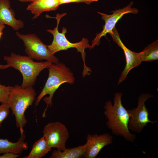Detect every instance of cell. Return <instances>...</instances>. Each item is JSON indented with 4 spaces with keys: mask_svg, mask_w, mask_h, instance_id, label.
I'll use <instances>...</instances> for the list:
<instances>
[{
    "mask_svg": "<svg viewBox=\"0 0 158 158\" xmlns=\"http://www.w3.org/2000/svg\"><path fill=\"white\" fill-rule=\"evenodd\" d=\"M12 87L2 85L0 83V102L1 104H8Z\"/></svg>",
    "mask_w": 158,
    "mask_h": 158,
    "instance_id": "18",
    "label": "cell"
},
{
    "mask_svg": "<svg viewBox=\"0 0 158 158\" xmlns=\"http://www.w3.org/2000/svg\"><path fill=\"white\" fill-rule=\"evenodd\" d=\"M48 68L49 72L48 78L35 102L36 106H38L43 97L47 95H49L48 97H45L43 99L47 104L42 114L43 118L46 117V112L48 107H51L53 96L59 87L65 83L73 84L75 81V78L72 72L62 62L52 63Z\"/></svg>",
    "mask_w": 158,
    "mask_h": 158,
    "instance_id": "2",
    "label": "cell"
},
{
    "mask_svg": "<svg viewBox=\"0 0 158 158\" xmlns=\"http://www.w3.org/2000/svg\"><path fill=\"white\" fill-rule=\"evenodd\" d=\"M133 4V2L132 1L129 5L122 9H116V10L112 11L111 12L112 13L110 15L97 12L101 15L102 19L104 21L105 24L102 30L97 34L95 37L92 40L90 49H93L96 45L98 46L99 45L101 38L105 36L107 33L111 32L118 21L124 14L128 13L136 14L138 13L139 11L137 9L131 7Z\"/></svg>",
    "mask_w": 158,
    "mask_h": 158,
    "instance_id": "9",
    "label": "cell"
},
{
    "mask_svg": "<svg viewBox=\"0 0 158 158\" xmlns=\"http://www.w3.org/2000/svg\"><path fill=\"white\" fill-rule=\"evenodd\" d=\"M17 37L23 42L25 51L28 56L32 59L45 60L52 63L59 62L58 59L51 54L47 45L42 41L35 34H21L17 32Z\"/></svg>",
    "mask_w": 158,
    "mask_h": 158,
    "instance_id": "6",
    "label": "cell"
},
{
    "mask_svg": "<svg viewBox=\"0 0 158 158\" xmlns=\"http://www.w3.org/2000/svg\"><path fill=\"white\" fill-rule=\"evenodd\" d=\"M52 149L48 145L44 136L35 142L29 154L24 158H40L46 155Z\"/></svg>",
    "mask_w": 158,
    "mask_h": 158,
    "instance_id": "16",
    "label": "cell"
},
{
    "mask_svg": "<svg viewBox=\"0 0 158 158\" xmlns=\"http://www.w3.org/2000/svg\"><path fill=\"white\" fill-rule=\"evenodd\" d=\"M60 5L59 0H36L28 5L27 10L33 15L34 19L43 12L56 10Z\"/></svg>",
    "mask_w": 158,
    "mask_h": 158,
    "instance_id": "14",
    "label": "cell"
},
{
    "mask_svg": "<svg viewBox=\"0 0 158 158\" xmlns=\"http://www.w3.org/2000/svg\"><path fill=\"white\" fill-rule=\"evenodd\" d=\"M36 93L33 87H23L16 85L12 86L8 104L14 115L16 126L23 129L27 123L25 112L35 100Z\"/></svg>",
    "mask_w": 158,
    "mask_h": 158,
    "instance_id": "5",
    "label": "cell"
},
{
    "mask_svg": "<svg viewBox=\"0 0 158 158\" xmlns=\"http://www.w3.org/2000/svg\"><path fill=\"white\" fill-rule=\"evenodd\" d=\"M20 154L11 152L6 153L0 155V158H16L18 157Z\"/></svg>",
    "mask_w": 158,
    "mask_h": 158,
    "instance_id": "21",
    "label": "cell"
},
{
    "mask_svg": "<svg viewBox=\"0 0 158 158\" xmlns=\"http://www.w3.org/2000/svg\"><path fill=\"white\" fill-rule=\"evenodd\" d=\"M86 146L83 156L86 158L96 157L102 149L105 146L113 143V136L109 133L101 135L88 134Z\"/></svg>",
    "mask_w": 158,
    "mask_h": 158,
    "instance_id": "11",
    "label": "cell"
},
{
    "mask_svg": "<svg viewBox=\"0 0 158 158\" xmlns=\"http://www.w3.org/2000/svg\"><path fill=\"white\" fill-rule=\"evenodd\" d=\"M66 13L61 14L57 13L55 17H51L46 15L47 18H54L57 20V25L53 29H47V31L51 34L53 36L52 42L50 45H47L48 49L53 55L56 53L62 50H67L69 48H75L78 52H80L81 54L82 59L83 62V69L82 72V76L84 77L86 75H90L91 72V69L87 66L85 63L86 52L85 50L87 48L91 47L89 43V41L87 39L83 38L80 41L73 43L68 40L65 37L67 33L66 29L64 27L62 28L61 32L58 30V26L61 19L65 16Z\"/></svg>",
    "mask_w": 158,
    "mask_h": 158,
    "instance_id": "3",
    "label": "cell"
},
{
    "mask_svg": "<svg viewBox=\"0 0 158 158\" xmlns=\"http://www.w3.org/2000/svg\"><path fill=\"white\" fill-rule=\"evenodd\" d=\"M99 0H59L60 5L72 2L84 3L89 4L94 1H97Z\"/></svg>",
    "mask_w": 158,
    "mask_h": 158,
    "instance_id": "20",
    "label": "cell"
},
{
    "mask_svg": "<svg viewBox=\"0 0 158 158\" xmlns=\"http://www.w3.org/2000/svg\"><path fill=\"white\" fill-rule=\"evenodd\" d=\"M43 136L48 146L63 151L66 148V143L69 138L68 130L63 124L59 121L50 122L44 127Z\"/></svg>",
    "mask_w": 158,
    "mask_h": 158,
    "instance_id": "8",
    "label": "cell"
},
{
    "mask_svg": "<svg viewBox=\"0 0 158 158\" xmlns=\"http://www.w3.org/2000/svg\"><path fill=\"white\" fill-rule=\"evenodd\" d=\"M86 145L85 144L73 147L66 148L63 151L54 150L50 158H80L83 157Z\"/></svg>",
    "mask_w": 158,
    "mask_h": 158,
    "instance_id": "15",
    "label": "cell"
},
{
    "mask_svg": "<svg viewBox=\"0 0 158 158\" xmlns=\"http://www.w3.org/2000/svg\"><path fill=\"white\" fill-rule=\"evenodd\" d=\"M20 137L16 142L9 141L7 138H0V154L11 152L20 154L24 150H27L28 145L25 141V135L23 129L20 130Z\"/></svg>",
    "mask_w": 158,
    "mask_h": 158,
    "instance_id": "13",
    "label": "cell"
},
{
    "mask_svg": "<svg viewBox=\"0 0 158 158\" xmlns=\"http://www.w3.org/2000/svg\"><path fill=\"white\" fill-rule=\"evenodd\" d=\"M153 96L149 93H142L138 98V104L136 108L128 110L130 114L128 123L129 130L138 133H140L147 123L152 124L157 121H152L149 118V114L145 103L149 98Z\"/></svg>",
    "mask_w": 158,
    "mask_h": 158,
    "instance_id": "7",
    "label": "cell"
},
{
    "mask_svg": "<svg viewBox=\"0 0 158 158\" xmlns=\"http://www.w3.org/2000/svg\"><path fill=\"white\" fill-rule=\"evenodd\" d=\"M122 95L121 92L114 94L113 105L110 100L105 103L104 113L107 119L106 126L113 134L123 137L126 141L133 142L136 135L129 130L128 125L130 114L122 105Z\"/></svg>",
    "mask_w": 158,
    "mask_h": 158,
    "instance_id": "1",
    "label": "cell"
},
{
    "mask_svg": "<svg viewBox=\"0 0 158 158\" xmlns=\"http://www.w3.org/2000/svg\"><path fill=\"white\" fill-rule=\"evenodd\" d=\"M1 24L8 25L15 30L24 26L23 21L16 18L9 0H0V25Z\"/></svg>",
    "mask_w": 158,
    "mask_h": 158,
    "instance_id": "12",
    "label": "cell"
},
{
    "mask_svg": "<svg viewBox=\"0 0 158 158\" xmlns=\"http://www.w3.org/2000/svg\"><path fill=\"white\" fill-rule=\"evenodd\" d=\"M10 109L8 104H1L0 105V128L2 122L8 115Z\"/></svg>",
    "mask_w": 158,
    "mask_h": 158,
    "instance_id": "19",
    "label": "cell"
},
{
    "mask_svg": "<svg viewBox=\"0 0 158 158\" xmlns=\"http://www.w3.org/2000/svg\"><path fill=\"white\" fill-rule=\"evenodd\" d=\"M140 53L142 62H150L158 59V40H157L146 47Z\"/></svg>",
    "mask_w": 158,
    "mask_h": 158,
    "instance_id": "17",
    "label": "cell"
},
{
    "mask_svg": "<svg viewBox=\"0 0 158 158\" xmlns=\"http://www.w3.org/2000/svg\"><path fill=\"white\" fill-rule=\"evenodd\" d=\"M5 28V25H0V39L1 35L3 34V30Z\"/></svg>",
    "mask_w": 158,
    "mask_h": 158,
    "instance_id": "22",
    "label": "cell"
},
{
    "mask_svg": "<svg viewBox=\"0 0 158 158\" xmlns=\"http://www.w3.org/2000/svg\"><path fill=\"white\" fill-rule=\"evenodd\" d=\"M8 68H9V66L7 64L5 65H3L0 64V69H5Z\"/></svg>",
    "mask_w": 158,
    "mask_h": 158,
    "instance_id": "23",
    "label": "cell"
},
{
    "mask_svg": "<svg viewBox=\"0 0 158 158\" xmlns=\"http://www.w3.org/2000/svg\"><path fill=\"white\" fill-rule=\"evenodd\" d=\"M109 34L114 41L123 49L126 57V63L119 78L118 82V84H119L125 80L131 69L138 66L142 62L140 58V53L133 51L124 45L121 40L115 27Z\"/></svg>",
    "mask_w": 158,
    "mask_h": 158,
    "instance_id": "10",
    "label": "cell"
},
{
    "mask_svg": "<svg viewBox=\"0 0 158 158\" xmlns=\"http://www.w3.org/2000/svg\"><path fill=\"white\" fill-rule=\"evenodd\" d=\"M4 59L9 67H13L21 73L23 78L21 86L23 87H33L40 73L48 68L52 63L48 61L35 62L28 56L17 54L13 52H11L9 56H5Z\"/></svg>",
    "mask_w": 158,
    "mask_h": 158,
    "instance_id": "4",
    "label": "cell"
},
{
    "mask_svg": "<svg viewBox=\"0 0 158 158\" xmlns=\"http://www.w3.org/2000/svg\"><path fill=\"white\" fill-rule=\"evenodd\" d=\"M23 2H32L36 0H17Z\"/></svg>",
    "mask_w": 158,
    "mask_h": 158,
    "instance_id": "24",
    "label": "cell"
}]
</instances>
